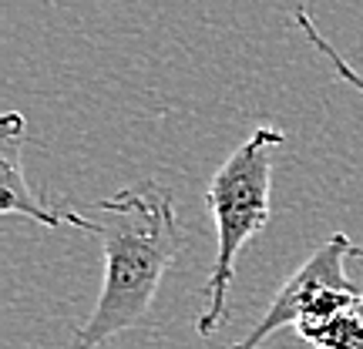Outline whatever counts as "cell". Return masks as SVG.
Segmentation results:
<instances>
[{
	"mask_svg": "<svg viewBox=\"0 0 363 349\" xmlns=\"http://www.w3.org/2000/svg\"><path fill=\"white\" fill-rule=\"evenodd\" d=\"M350 259H363V248L357 242H350V235L333 232L330 242H323L310 259L279 285V292L272 296L269 309L262 312L259 323L229 349H259L266 343V336H272L276 329L296 326L299 316L310 309L320 296H326V292H363V285H357L347 275V262Z\"/></svg>",
	"mask_w": 363,
	"mask_h": 349,
	"instance_id": "3",
	"label": "cell"
},
{
	"mask_svg": "<svg viewBox=\"0 0 363 349\" xmlns=\"http://www.w3.org/2000/svg\"><path fill=\"white\" fill-rule=\"evenodd\" d=\"M21 144H24V115L21 111H7L4 121H0V208L7 215H27V219L40 222L48 229H61V225H71V229H84L88 235L98 232V222L84 219L78 212H57V208L44 205L38 195L30 192V185L24 178V165H21Z\"/></svg>",
	"mask_w": 363,
	"mask_h": 349,
	"instance_id": "4",
	"label": "cell"
},
{
	"mask_svg": "<svg viewBox=\"0 0 363 349\" xmlns=\"http://www.w3.org/2000/svg\"><path fill=\"white\" fill-rule=\"evenodd\" d=\"M360 312H363V296H360Z\"/></svg>",
	"mask_w": 363,
	"mask_h": 349,
	"instance_id": "7",
	"label": "cell"
},
{
	"mask_svg": "<svg viewBox=\"0 0 363 349\" xmlns=\"http://www.w3.org/2000/svg\"><path fill=\"white\" fill-rule=\"evenodd\" d=\"M296 336L313 349H363V312L360 306H350L326 323L296 329Z\"/></svg>",
	"mask_w": 363,
	"mask_h": 349,
	"instance_id": "5",
	"label": "cell"
},
{
	"mask_svg": "<svg viewBox=\"0 0 363 349\" xmlns=\"http://www.w3.org/2000/svg\"><path fill=\"white\" fill-rule=\"evenodd\" d=\"M286 144L279 128H256L208 178L206 202L216 222V256L206 282V309L199 312V336H216L229 316V292L235 279V262L249 239L269 225L272 205V155Z\"/></svg>",
	"mask_w": 363,
	"mask_h": 349,
	"instance_id": "2",
	"label": "cell"
},
{
	"mask_svg": "<svg viewBox=\"0 0 363 349\" xmlns=\"http://www.w3.org/2000/svg\"><path fill=\"white\" fill-rule=\"evenodd\" d=\"M293 21H296V27L303 30V38L310 40L313 51H316V54H320V57L326 61V64L333 67V74H337L340 81H347L350 88H357V91L363 94V74H360V71H357L353 64H347V61H343V54H337V47H333V44H330V40L320 34V27H316V21L310 17V11H306V7H296Z\"/></svg>",
	"mask_w": 363,
	"mask_h": 349,
	"instance_id": "6",
	"label": "cell"
},
{
	"mask_svg": "<svg viewBox=\"0 0 363 349\" xmlns=\"http://www.w3.org/2000/svg\"><path fill=\"white\" fill-rule=\"evenodd\" d=\"M98 232L104 252V275L98 302L65 349H98L148 319L158 285L179 259L185 229L175 198L165 185L142 181L98 202Z\"/></svg>",
	"mask_w": 363,
	"mask_h": 349,
	"instance_id": "1",
	"label": "cell"
}]
</instances>
